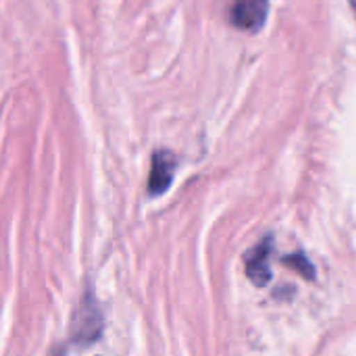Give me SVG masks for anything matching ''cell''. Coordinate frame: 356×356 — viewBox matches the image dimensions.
Here are the masks:
<instances>
[{
	"mask_svg": "<svg viewBox=\"0 0 356 356\" xmlns=\"http://www.w3.org/2000/svg\"><path fill=\"white\" fill-rule=\"evenodd\" d=\"M271 252H273V240L265 238L259 246H254L246 254V275L259 288L267 286L269 280H271V269H269Z\"/></svg>",
	"mask_w": 356,
	"mask_h": 356,
	"instance_id": "7a4b0ae2",
	"label": "cell"
},
{
	"mask_svg": "<svg viewBox=\"0 0 356 356\" xmlns=\"http://www.w3.org/2000/svg\"><path fill=\"white\" fill-rule=\"evenodd\" d=\"M102 319H100V313L92 300V294L86 296V300L81 302V309H79V317L75 319V325H73V340L75 342H94V338L100 334V325Z\"/></svg>",
	"mask_w": 356,
	"mask_h": 356,
	"instance_id": "277c9868",
	"label": "cell"
},
{
	"mask_svg": "<svg viewBox=\"0 0 356 356\" xmlns=\"http://www.w3.org/2000/svg\"><path fill=\"white\" fill-rule=\"evenodd\" d=\"M269 0H234L232 23L246 31H259L267 19Z\"/></svg>",
	"mask_w": 356,
	"mask_h": 356,
	"instance_id": "6da1fadb",
	"label": "cell"
},
{
	"mask_svg": "<svg viewBox=\"0 0 356 356\" xmlns=\"http://www.w3.org/2000/svg\"><path fill=\"white\" fill-rule=\"evenodd\" d=\"M175 167H177V161H175V156L171 152H167V150L154 152L152 167H150V177H148V192L152 196H161L163 192H167V188L173 181Z\"/></svg>",
	"mask_w": 356,
	"mask_h": 356,
	"instance_id": "3957f363",
	"label": "cell"
},
{
	"mask_svg": "<svg viewBox=\"0 0 356 356\" xmlns=\"http://www.w3.org/2000/svg\"><path fill=\"white\" fill-rule=\"evenodd\" d=\"M286 265H288V267H292V269H296L298 273H302L307 280H313L315 269H313L311 261H309L305 254H292V257H286Z\"/></svg>",
	"mask_w": 356,
	"mask_h": 356,
	"instance_id": "5b68a950",
	"label": "cell"
}]
</instances>
